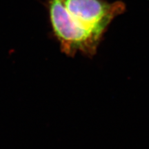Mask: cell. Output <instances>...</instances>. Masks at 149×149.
Segmentation results:
<instances>
[{
    "label": "cell",
    "mask_w": 149,
    "mask_h": 149,
    "mask_svg": "<svg viewBox=\"0 0 149 149\" xmlns=\"http://www.w3.org/2000/svg\"><path fill=\"white\" fill-rule=\"evenodd\" d=\"M50 24L61 51L93 57L114 19L126 10L122 1L46 0Z\"/></svg>",
    "instance_id": "6da1fadb"
}]
</instances>
